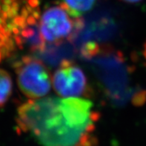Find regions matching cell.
<instances>
[{"instance_id": "obj_1", "label": "cell", "mask_w": 146, "mask_h": 146, "mask_svg": "<svg viewBox=\"0 0 146 146\" xmlns=\"http://www.w3.org/2000/svg\"><path fill=\"white\" fill-rule=\"evenodd\" d=\"M98 116L84 98L46 97L22 104L17 123L43 146H93Z\"/></svg>"}, {"instance_id": "obj_2", "label": "cell", "mask_w": 146, "mask_h": 146, "mask_svg": "<svg viewBox=\"0 0 146 146\" xmlns=\"http://www.w3.org/2000/svg\"><path fill=\"white\" fill-rule=\"evenodd\" d=\"M82 26L80 17L71 14L61 4L46 8L40 17V32L45 45L72 41Z\"/></svg>"}, {"instance_id": "obj_3", "label": "cell", "mask_w": 146, "mask_h": 146, "mask_svg": "<svg viewBox=\"0 0 146 146\" xmlns=\"http://www.w3.org/2000/svg\"><path fill=\"white\" fill-rule=\"evenodd\" d=\"M18 87L23 94L32 99L44 97L50 90L52 79L41 60L25 56L16 64Z\"/></svg>"}, {"instance_id": "obj_4", "label": "cell", "mask_w": 146, "mask_h": 146, "mask_svg": "<svg viewBox=\"0 0 146 146\" xmlns=\"http://www.w3.org/2000/svg\"><path fill=\"white\" fill-rule=\"evenodd\" d=\"M52 85L63 98H78L86 94L87 79L84 72L72 61L64 60L54 72Z\"/></svg>"}, {"instance_id": "obj_5", "label": "cell", "mask_w": 146, "mask_h": 146, "mask_svg": "<svg viewBox=\"0 0 146 146\" xmlns=\"http://www.w3.org/2000/svg\"><path fill=\"white\" fill-rule=\"evenodd\" d=\"M17 6L14 0H0V50L10 45L13 38L14 20L17 17Z\"/></svg>"}, {"instance_id": "obj_6", "label": "cell", "mask_w": 146, "mask_h": 146, "mask_svg": "<svg viewBox=\"0 0 146 146\" xmlns=\"http://www.w3.org/2000/svg\"><path fill=\"white\" fill-rule=\"evenodd\" d=\"M98 0H61L62 5L78 17L90 11Z\"/></svg>"}, {"instance_id": "obj_7", "label": "cell", "mask_w": 146, "mask_h": 146, "mask_svg": "<svg viewBox=\"0 0 146 146\" xmlns=\"http://www.w3.org/2000/svg\"><path fill=\"white\" fill-rule=\"evenodd\" d=\"M13 82L11 75L0 68V108L6 104L12 93Z\"/></svg>"}, {"instance_id": "obj_8", "label": "cell", "mask_w": 146, "mask_h": 146, "mask_svg": "<svg viewBox=\"0 0 146 146\" xmlns=\"http://www.w3.org/2000/svg\"><path fill=\"white\" fill-rule=\"evenodd\" d=\"M121 1L127 2V3H137V2H140L142 0H121Z\"/></svg>"}]
</instances>
